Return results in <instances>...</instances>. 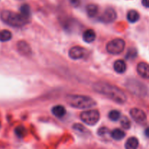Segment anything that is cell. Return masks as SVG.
Here are the masks:
<instances>
[{
	"label": "cell",
	"instance_id": "obj_18",
	"mask_svg": "<svg viewBox=\"0 0 149 149\" xmlns=\"http://www.w3.org/2000/svg\"><path fill=\"white\" fill-rule=\"evenodd\" d=\"M111 136L116 141H120L125 137V132L120 129H114L111 132Z\"/></svg>",
	"mask_w": 149,
	"mask_h": 149
},
{
	"label": "cell",
	"instance_id": "obj_29",
	"mask_svg": "<svg viewBox=\"0 0 149 149\" xmlns=\"http://www.w3.org/2000/svg\"><path fill=\"white\" fill-rule=\"evenodd\" d=\"M145 135H146V136L147 137V138H149V127L146 128V130H145Z\"/></svg>",
	"mask_w": 149,
	"mask_h": 149
},
{
	"label": "cell",
	"instance_id": "obj_20",
	"mask_svg": "<svg viewBox=\"0 0 149 149\" xmlns=\"http://www.w3.org/2000/svg\"><path fill=\"white\" fill-rule=\"evenodd\" d=\"M13 37V34L8 30L0 31V42H8Z\"/></svg>",
	"mask_w": 149,
	"mask_h": 149
},
{
	"label": "cell",
	"instance_id": "obj_4",
	"mask_svg": "<svg viewBox=\"0 0 149 149\" xmlns=\"http://www.w3.org/2000/svg\"><path fill=\"white\" fill-rule=\"evenodd\" d=\"M125 87L130 93L138 97H143L148 95V89L147 86L136 79H129L127 80Z\"/></svg>",
	"mask_w": 149,
	"mask_h": 149
},
{
	"label": "cell",
	"instance_id": "obj_23",
	"mask_svg": "<svg viewBox=\"0 0 149 149\" xmlns=\"http://www.w3.org/2000/svg\"><path fill=\"white\" fill-rule=\"evenodd\" d=\"M73 129L76 131V132H79V133H81V134H86V132H87V129H86L81 124H74L73 125Z\"/></svg>",
	"mask_w": 149,
	"mask_h": 149
},
{
	"label": "cell",
	"instance_id": "obj_13",
	"mask_svg": "<svg viewBox=\"0 0 149 149\" xmlns=\"http://www.w3.org/2000/svg\"><path fill=\"white\" fill-rule=\"evenodd\" d=\"M113 69L117 74H124L127 70L126 63L123 60H117L113 63Z\"/></svg>",
	"mask_w": 149,
	"mask_h": 149
},
{
	"label": "cell",
	"instance_id": "obj_14",
	"mask_svg": "<svg viewBox=\"0 0 149 149\" xmlns=\"http://www.w3.org/2000/svg\"><path fill=\"white\" fill-rule=\"evenodd\" d=\"M51 111L54 116L58 118L63 117L66 113V110H65V107L61 106V105H57V106H54Z\"/></svg>",
	"mask_w": 149,
	"mask_h": 149
},
{
	"label": "cell",
	"instance_id": "obj_15",
	"mask_svg": "<svg viewBox=\"0 0 149 149\" xmlns=\"http://www.w3.org/2000/svg\"><path fill=\"white\" fill-rule=\"evenodd\" d=\"M139 141L135 137H130L127 140L125 143V149H138Z\"/></svg>",
	"mask_w": 149,
	"mask_h": 149
},
{
	"label": "cell",
	"instance_id": "obj_22",
	"mask_svg": "<svg viewBox=\"0 0 149 149\" xmlns=\"http://www.w3.org/2000/svg\"><path fill=\"white\" fill-rule=\"evenodd\" d=\"M121 117V113L117 110H112L109 112V118L110 120L113 121V122H116V121L119 120Z\"/></svg>",
	"mask_w": 149,
	"mask_h": 149
},
{
	"label": "cell",
	"instance_id": "obj_8",
	"mask_svg": "<svg viewBox=\"0 0 149 149\" xmlns=\"http://www.w3.org/2000/svg\"><path fill=\"white\" fill-rule=\"evenodd\" d=\"M87 55V49L80 46H74L68 51V56L72 60H80Z\"/></svg>",
	"mask_w": 149,
	"mask_h": 149
},
{
	"label": "cell",
	"instance_id": "obj_27",
	"mask_svg": "<svg viewBox=\"0 0 149 149\" xmlns=\"http://www.w3.org/2000/svg\"><path fill=\"white\" fill-rule=\"evenodd\" d=\"M70 4L74 7H77L81 4V0H68Z\"/></svg>",
	"mask_w": 149,
	"mask_h": 149
},
{
	"label": "cell",
	"instance_id": "obj_7",
	"mask_svg": "<svg viewBox=\"0 0 149 149\" xmlns=\"http://www.w3.org/2000/svg\"><path fill=\"white\" fill-rule=\"evenodd\" d=\"M116 17H117V15L114 9L111 7H108L104 10L103 14L100 16L99 20L102 23H113L116 20Z\"/></svg>",
	"mask_w": 149,
	"mask_h": 149
},
{
	"label": "cell",
	"instance_id": "obj_11",
	"mask_svg": "<svg viewBox=\"0 0 149 149\" xmlns=\"http://www.w3.org/2000/svg\"><path fill=\"white\" fill-rule=\"evenodd\" d=\"M17 48L18 52L21 55H25V56H29L31 55V49L29 46V44L26 41H19L17 44Z\"/></svg>",
	"mask_w": 149,
	"mask_h": 149
},
{
	"label": "cell",
	"instance_id": "obj_12",
	"mask_svg": "<svg viewBox=\"0 0 149 149\" xmlns=\"http://www.w3.org/2000/svg\"><path fill=\"white\" fill-rule=\"evenodd\" d=\"M83 40L87 43H91L94 42L96 38V33L93 29H87L82 34Z\"/></svg>",
	"mask_w": 149,
	"mask_h": 149
},
{
	"label": "cell",
	"instance_id": "obj_9",
	"mask_svg": "<svg viewBox=\"0 0 149 149\" xmlns=\"http://www.w3.org/2000/svg\"><path fill=\"white\" fill-rule=\"evenodd\" d=\"M131 117L133 119L135 122L139 124L144 123L146 121L147 116L145 112L141 109H138V108H133L130 111Z\"/></svg>",
	"mask_w": 149,
	"mask_h": 149
},
{
	"label": "cell",
	"instance_id": "obj_28",
	"mask_svg": "<svg viewBox=\"0 0 149 149\" xmlns=\"http://www.w3.org/2000/svg\"><path fill=\"white\" fill-rule=\"evenodd\" d=\"M142 4L146 8H149V0H142Z\"/></svg>",
	"mask_w": 149,
	"mask_h": 149
},
{
	"label": "cell",
	"instance_id": "obj_16",
	"mask_svg": "<svg viewBox=\"0 0 149 149\" xmlns=\"http://www.w3.org/2000/svg\"><path fill=\"white\" fill-rule=\"evenodd\" d=\"M98 6L95 4H90L86 7V12L90 17H94L98 13Z\"/></svg>",
	"mask_w": 149,
	"mask_h": 149
},
{
	"label": "cell",
	"instance_id": "obj_3",
	"mask_svg": "<svg viewBox=\"0 0 149 149\" xmlns=\"http://www.w3.org/2000/svg\"><path fill=\"white\" fill-rule=\"evenodd\" d=\"M1 20L12 27L20 28L29 23V19L23 17L20 13H16L10 10H4L0 15Z\"/></svg>",
	"mask_w": 149,
	"mask_h": 149
},
{
	"label": "cell",
	"instance_id": "obj_19",
	"mask_svg": "<svg viewBox=\"0 0 149 149\" xmlns=\"http://www.w3.org/2000/svg\"><path fill=\"white\" fill-rule=\"evenodd\" d=\"M20 13L23 17L30 20L31 12V8L29 4H23V5H21V7L20 8Z\"/></svg>",
	"mask_w": 149,
	"mask_h": 149
},
{
	"label": "cell",
	"instance_id": "obj_1",
	"mask_svg": "<svg viewBox=\"0 0 149 149\" xmlns=\"http://www.w3.org/2000/svg\"><path fill=\"white\" fill-rule=\"evenodd\" d=\"M95 92L110 99L118 104H124L127 100V96L123 90L113 84L105 81H97L93 84Z\"/></svg>",
	"mask_w": 149,
	"mask_h": 149
},
{
	"label": "cell",
	"instance_id": "obj_21",
	"mask_svg": "<svg viewBox=\"0 0 149 149\" xmlns=\"http://www.w3.org/2000/svg\"><path fill=\"white\" fill-rule=\"evenodd\" d=\"M15 133L19 138H23L27 134V130L23 126H18L15 129Z\"/></svg>",
	"mask_w": 149,
	"mask_h": 149
},
{
	"label": "cell",
	"instance_id": "obj_30",
	"mask_svg": "<svg viewBox=\"0 0 149 149\" xmlns=\"http://www.w3.org/2000/svg\"><path fill=\"white\" fill-rule=\"evenodd\" d=\"M0 129H1V123H0Z\"/></svg>",
	"mask_w": 149,
	"mask_h": 149
},
{
	"label": "cell",
	"instance_id": "obj_5",
	"mask_svg": "<svg viewBox=\"0 0 149 149\" xmlns=\"http://www.w3.org/2000/svg\"><path fill=\"white\" fill-rule=\"evenodd\" d=\"M100 112L96 109L84 111L80 113V119L89 126H94L100 120Z\"/></svg>",
	"mask_w": 149,
	"mask_h": 149
},
{
	"label": "cell",
	"instance_id": "obj_10",
	"mask_svg": "<svg viewBox=\"0 0 149 149\" xmlns=\"http://www.w3.org/2000/svg\"><path fill=\"white\" fill-rule=\"evenodd\" d=\"M138 74L145 79H149V64L145 62H141L137 65Z\"/></svg>",
	"mask_w": 149,
	"mask_h": 149
},
{
	"label": "cell",
	"instance_id": "obj_6",
	"mask_svg": "<svg viewBox=\"0 0 149 149\" xmlns=\"http://www.w3.org/2000/svg\"><path fill=\"white\" fill-rule=\"evenodd\" d=\"M125 48V42L124 39L116 38L110 41L106 45V50L111 55H119L123 52Z\"/></svg>",
	"mask_w": 149,
	"mask_h": 149
},
{
	"label": "cell",
	"instance_id": "obj_25",
	"mask_svg": "<svg viewBox=\"0 0 149 149\" xmlns=\"http://www.w3.org/2000/svg\"><path fill=\"white\" fill-rule=\"evenodd\" d=\"M138 55V51L135 48H130L126 55V59H133Z\"/></svg>",
	"mask_w": 149,
	"mask_h": 149
},
{
	"label": "cell",
	"instance_id": "obj_26",
	"mask_svg": "<svg viewBox=\"0 0 149 149\" xmlns=\"http://www.w3.org/2000/svg\"><path fill=\"white\" fill-rule=\"evenodd\" d=\"M109 130L107 127H101L100 129L97 130V135H100V136H104L106 134L109 133Z\"/></svg>",
	"mask_w": 149,
	"mask_h": 149
},
{
	"label": "cell",
	"instance_id": "obj_17",
	"mask_svg": "<svg viewBox=\"0 0 149 149\" xmlns=\"http://www.w3.org/2000/svg\"><path fill=\"white\" fill-rule=\"evenodd\" d=\"M127 19L131 23H135L138 22L140 19V14L138 11L135 10H131L127 14Z\"/></svg>",
	"mask_w": 149,
	"mask_h": 149
},
{
	"label": "cell",
	"instance_id": "obj_24",
	"mask_svg": "<svg viewBox=\"0 0 149 149\" xmlns=\"http://www.w3.org/2000/svg\"><path fill=\"white\" fill-rule=\"evenodd\" d=\"M121 126L125 130H129L131 127V122L130 119L126 116H123L120 121Z\"/></svg>",
	"mask_w": 149,
	"mask_h": 149
},
{
	"label": "cell",
	"instance_id": "obj_2",
	"mask_svg": "<svg viewBox=\"0 0 149 149\" xmlns=\"http://www.w3.org/2000/svg\"><path fill=\"white\" fill-rule=\"evenodd\" d=\"M65 101L70 106L79 109H88L97 106V102L93 97L83 95H67Z\"/></svg>",
	"mask_w": 149,
	"mask_h": 149
}]
</instances>
